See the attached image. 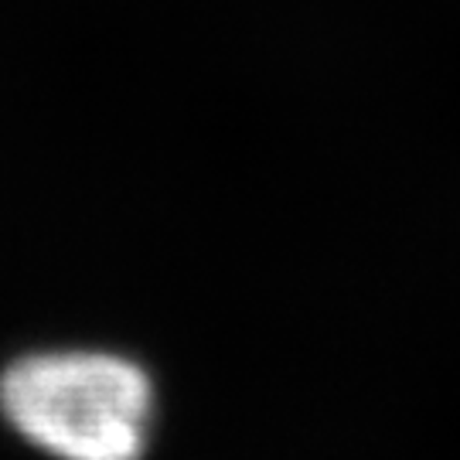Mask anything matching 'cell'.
<instances>
[{
  "label": "cell",
  "instance_id": "cell-1",
  "mask_svg": "<svg viewBox=\"0 0 460 460\" xmlns=\"http://www.w3.org/2000/svg\"><path fill=\"white\" fill-rule=\"evenodd\" d=\"M0 416L55 460H140L154 427V382L113 351H31L0 372Z\"/></svg>",
  "mask_w": 460,
  "mask_h": 460
}]
</instances>
